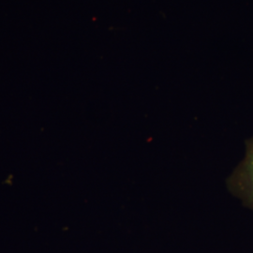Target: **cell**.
<instances>
[{
  "label": "cell",
  "mask_w": 253,
  "mask_h": 253,
  "mask_svg": "<svg viewBox=\"0 0 253 253\" xmlns=\"http://www.w3.org/2000/svg\"><path fill=\"white\" fill-rule=\"evenodd\" d=\"M227 187L245 207L253 209V137L247 141L244 160L228 178Z\"/></svg>",
  "instance_id": "1"
}]
</instances>
